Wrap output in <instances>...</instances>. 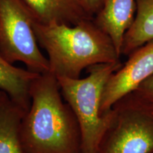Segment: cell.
<instances>
[{
	"mask_svg": "<svg viewBox=\"0 0 153 153\" xmlns=\"http://www.w3.org/2000/svg\"><path fill=\"white\" fill-rule=\"evenodd\" d=\"M30 106L21 124L26 153H82L79 123L61 94L57 77L39 74L30 87Z\"/></svg>",
	"mask_w": 153,
	"mask_h": 153,
	"instance_id": "obj_1",
	"label": "cell"
},
{
	"mask_svg": "<svg viewBox=\"0 0 153 153\" xmlns=\"http://www.w3.org/2000/svg\"><path fill=\"white\" fill-rule=\"evenodd\" d=\"M38 43L48 55L49 72L56 77L78 79L85 69L120 61L112 40L93 19L79 24L33 23Z\"/></svg>",
	"mask_w": 153,
	"mask_h": 153,
	"instance_id": "obj_2",
	"label": "cell"
},
{
	"mask_svg": "<svg viewBox=\"0 0 153 153\" xmlns=\"http://www.w3.org/2000/svg\"><path fill=\"white\" fill-rule=\"evenodd\" d=\"M122 65L120 61L94 65L87 68L88 75L83 79L57 77L63 99L71 107L79 123L82 153H98L114 120L113 109L101 114V97L108 79Z\"/></svg>",
	"mask_w": 153,
	"mask_h": 153,
	"instance_id": "obj_3",
	"label": "cell"
},
{
	"mask_svg": "<svg viewBox=\"0 0 153 153\" xmlns=\"http://www.w3.org/2000/svg\"><path fill=\"white\" fill-rule=\"evenodd\" d=\"M31 11L23 0H0V53L9 62L24 63L38 74L49 72V62L39 48Z\"/></svg>",
	"mask_w": 153,
	"mask_h": 153,
	"instance_id": "obj_4",
	"label": "cell"
},
{
	"mask_svg": "<svg viewBox=\"0 0 153 153\" xmlns=\"http://www.w3.org/2000/svg\"><path fill=\"white\" fill-rule=\"evenodd\" d=\"M98 153H153V116L118 101Z\"/></svg>",
	"mask_w": 153,
	"mask_h": 153,
	"instance_id": "obj_5",
	"label": "cell"
},
{
	"mask_svg": "<svg viewBox=\"0 0 153 153\" xmlns=\"http://www.w3.org/2000/svg\"><path fill=\"white\" fill-rule=\"evenodd\" d=\"M152 74L153 40L132 52L128 60L108 79L101 97V114L110 111L116 102Z\"/></svg>",
	"mask_w": 153,
	"mask_h": 153,
	"instance_id": "obj_6",
	"label": "cell"
},
{
	"mask_svg": "<svg viewBox=\"0 0 153 153\" xmlns=\"http://www.w3.org/2000/svg\"><path fill=\"white\" fill-rule=\"evenodd\" d=\"M136 0H103L101 10L94 17L96 24L112 40L121 55L124 36L136 14Z\"/></svg>",
	"mask_w": 153,
	"mask_h": 153,
	"instance_id": "obj_7",
	"label": "cell"
},
{
	"mask_svg": "<svg viewBox=\"0 0 153 153\" xmlns=\"http://www.w3.org/2000/svg\"><path fill=\"white\" fill-rule=\"evenodd\" d=\"M36 22L73 26L94 18L88 12L83 0H23Z\"/></svg>",
	"mask_w": 153,
	"mask_h": 153,
	"instance_id": "obj_8",
	"label": "cell"
},
{
	"mask_svg": "<svg viewBox=\"0 0 153 153\" xmlns=\"http://www.w3.org/2000/svg\"><path fill=\"white\" fill-rule=\"evenodd\" d=\"M39 74H41L17 68L0 53V90L26 112L30 106V87Z\"/></svg>",
	"mask_w": 153,
	"mask_h": 153,
	"instance_id": "obj_9",
	"label": "cell"
},
{
	"mask_svg": "<svg viewBox=\"0 0 153 153\" xmlns=\"http://www.w3.org/2000/svg\"><path fill=\"white\" fill-rule=\"evenodd\" d=\"M25 113L9 98L0 105V153H26L21 137Z\"/></svg>",
	"mask_w": 153,
	"mask_h": 153,
	"instance_id": "obj_10",
	"label": "cell"
},
{
	"mask_svg": "<svg viewBox=\"0 0 153 153\" xmlns=\"http://www.w3.org/2000/svg\"><path fill=\"white\" fill-rule=\"evenodd\" d=\"M135 19L124 36L121 55H128L153 40V0H136Z\"/></svg>",
	"mask_w": 153,
	"mask_h": 153,
	"instance_id": "obj_11",
	"label": "cell"
},
{
	"mask_svg": "<svg viewBox=\"0 0 153 153\" xmlns=\"http://www.w3.org/2000/svg\"><path fill=\"white\" fill-rule=\"evenodd\" d=\"M119 101L153 116V74Z\"/></svg>",
	"mask_w": 153,
	"mask_h": 153,
	"instance_id": "obj_12",
	"label": "cell"
},
{
	"mask_svg": "<svg viewBox=\"0 0 153 153\" xmlns=\"http://www.w3.org/2000/svg\"><path fill=\"white\" fill-rule=\"evenodd\" d=\"M88 12L91 16L94 17L101 10L103 4V0H83Z\"/></svg>",
	"mask_w": 153,
	"mask_h": 153,
	"instance_id": "obj_13",
	"label": "cell"
},
{
	"mask_svg": "<svg viewBox=\"0 0 153 153\" xmlns=\"http://www.w3.org/2000/svg\"><path fill=\"white\" fill-rule=\"evenodd\" d=\"M9 99L8 95L6 94L4 91L0 90V105H1L2 103L4 102L6 100Z\"/></svg>",
	"mask_w": 153,
	"mask_h": 153,
	"instance_id": "obj_14",
	"label": "cell"
}]
</instances>
